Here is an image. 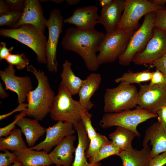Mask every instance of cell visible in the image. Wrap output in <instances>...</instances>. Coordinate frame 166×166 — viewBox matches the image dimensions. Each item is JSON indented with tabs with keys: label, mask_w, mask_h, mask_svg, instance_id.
<instances>
[{
	"label": "cell",
	"mask_w": 166,
	"mask_h": 166,
	"mask_svg": "<svg viewBox=\"0 0 166 166\" xmlns=\"http://www.w3.org/2000/svg\"><path fill=\"white\" fill-rule=\"evenodd\" d=\"M104 35L96 30L84 31L71 27L67 29L61 45L65 50L78 54L83 60L87 69L95 71L100 65L97 52Z\"/></svg>",
	"instance_id": "cell-1"
},
{
	"label": "cell",
	"mask_w": 166,
	"mask_h": 166,
	"mask_svg": "<svg viewBox=\"0 0 166 166\" xmlns=\"http://www.w3.org/2000/svg\"><path fill=\"white\" fill-rule=\"evenodd\" d=\"M26 68L27 71L32 73L38 81L37 87L30 91L27 97L26 115L38 121H42L49 113L55 96L54 93L43 70H37L32 65Z\"/></svg>",
	"instance_id": "cell-2"
},
{
	"label": "cell",
	"mask_w": 166,
	"mask_h": 166,
	"mask_svg": "<svg viewBox=\"0 0 166 166\" xmlns=\"http://www.w3.org/2000/svg\"><path fill=\"white\" fill-rule=\"evenodd\" d=\"M0 35L14 39L27 46L36 54L38 63L47 64L46 38L44 33L32 25L26 24L17 28L1 29Z\"/></svg>",
	"instance_id": "cell-3"
},
{
	"label": "cell",
	"mask_w": 166,
	"mask_h": 166,
	"mask_svg": "<svg viewBox=\"0 0 166 166\" xmlns=\"http://www.w3.org/2000/svg\"><path fill=\"white\" fill-rule=\"evenodd\" d=\"M138 91L134 85L122 81L117 87L106 89L104 96V112L116 113L136 107Z\"/></svg>",
	"instance_id": "cell-4"
},
{
	"label": "cell",
	"mask_w": 166,
	"mask_h": 166,
	"mask_svg": "<svg viewBox=\"0 0 166 166\" xmlns=\"http://www.w3.org/2000/svg\"><path fill=\"white\" fill-rule=\"evenodd\" d=\"M64 86L60 85L57 94L54 97L49 113L55 121L68 122L73 125L81 121L80 113L84 109L78 101Z\"/></svg>",
	"instance_id": "cell-5"
},
{
	"label": "cell",
	"mask_w": 166,
	"mask_h": 166,
	"mask_svg": "<svg viewBox=\"0 0 166 166\" xmlns=\"http://www.w3.org/2000/svg\"><path fill=\"white\" fill-rule=\"evenodd\" d=\"M157 114L144 110L139 106L136 109L124 110L116 113H106L100 122L103 128L117 126L128 129L139 137L140 134L137 131L138 125L148 120L157 117Z\"/></svg>",
	"instance_id": "cell-6"
},
{
	"label": "cell",
	"mask_w": 166,
	"mask_h": 166,
	"mask_svg": "<svg viewBox=\"0 0 166 166\" xmlns=\"http://www.w3.org/2000/svg\"><path fill=\"white\" fill-rule=\"evenodd\" d=\"M138 28L121 33L115 30L105 34L97 50L99 65L111 63L119 58L125 50L132 36Z\"/></svg>",
	"instance_id": "cell-7"
},
{
	"label": "cell",
	"mask_w": 166,
	"mask_h": 166,
	"mask_svg": "<svg viewBox=\"0 0 166 166\" xmlns=\"http://www.w3.org/2000/svg\"><path fill=\"white\" fill-rule=\"evenodd\" d=\"M154 17V12L144 15L142 24L134 33L125 50L118 58L121 65H128L135 57L144 49L153 35Z\"/></svg>",
	"instance_id": "cell-8"
},
{
	"label": "cell",
	"mask_w": 166,
	"mask_h": 166,
	"mask_svg": "<svg viewBox=\"0 0 166 166\" xmlns=\"http://www.w3.org/2000/svg\"><path fill=\"white\" fill-rule=\"evenodd\" d=\"M63 17L60 10L55 8L50 11L47 22L48 38L46 45L47 67L48 70L57 73L58 64L57 59V50L58 39L62 32Z\"/></svg>",
	"instance_id": "cell-9"
},
{
	"label": "cell",
	"mask_w": 166,
	"mask_h": 166,
	"mask_svg": "<svg viewBox=\"0 0 166 166\" xmlns=\"http://www.w3.org/2000/svg\"><path fill=\"white\" fill-rule=\"evenodd\" d=\"M164 7L156 6L147 0H126L124 9L116 31L124 32L138 28L139 21L143 16Z\"/></svg>",
	"instance_id": "cell-10"
},
{
	"label": "cell",
	"mask_w": 166,
	"mask_h": 166,
	"mask_svg": "<svg viewBox=\"0 0 166 166\" xmlns=\"http://www.w3.org/2000/svg\"><path fill=\"white\" fill-rule=\"evenodd\" d=\"M166 53V31L154 27L153 35L144 49L132 61L137 65L151 64Z\"/></svg>",
	"instance_id": "cell-11"
},
{
	"label": "cell",
	"mask_w": 166,
	"mask_h": 166,
	"mask_svg": "<svg viewBox=\"0 0 166 166\" xmlns=\"http://www.w3.org/2000/svg\"><path fill=\"white\" fill-rule=\"evenodd\" d=\"M138 105L144 110L157 114L166 105V87L140 85Z\"/></svg>",
	"instance_id": "cell-12"
},
{
	"label": "cell",
	"mask_w": 166,
	"mask_h": 166,
	"mask_svg": "<svg viewBox=\"0 0 166 166\" xmlns=\"http://www.w3.org/2000/svg\"><path fill=\"white\" fill-rule=\"evenodd\" d=\"M15 71L14 66L9 65L3 70H0V77L5 84V90L15 93L19 104L25 101L28 93L33 90V87L30 77L17 76L15 75Z\"/></svg>",
	"instance_id": "cell-13"
},
{
	"label": "cell",
	"mask_w": 166,
	"mask_h": 166,
	"mask_svg": "<svg viewBox=\"0 0 166 166\" xmlns=\"http://www.w3.org/2000/svg\"><path fill=\"white\" fill-rule=\"evenodd\" d=\"M45 139L36 145L30 147L37 151L43 150L48 153L65 137L75 133L73 124L70 123L57 121L53 126L46 128Z\"/></svg>",
	"instance_id": "cell-14"
},
{
	"label": "cell",
	"mask_w": 166,
	"mask_h": 166,
	"mask_svg": "<svg viewBox=\"0 0 166 166\" xmlns=\"http://www.w3.org/2000/svg\"><path fill=\"white\" fill-rule=\"evenodd\" d=\"M47 21L44 16L40 1L26 0L20 19L11 28H17L23 25L28 24L44 33L47 28Z\"/></svg>",
	"instance_id": "cell-15"
},
{
	"label": "cell",
	"mask_w": 166,
	"mask_h": 166,
	"mask_svg": "<svg viewBox=\"0 0 166 166\" xmlns=\"http://www.w3.org/2000/svg\"><path fill=\"white\" fill-rule=\"evenodd\" d=\"M98 10V7L95 6L77 8L71 16L64 20L63 23L75 25L80 30L94 31L99 17Z\"/></svg>",
	"instance_id": "cell-16"
},
{
	"label": "cell",
	"mask_w": 166,
	"mask_h": 166,
	"mask_svg": "<svg viewBox=\"0 0 166 166\" xmlns=\"http://www.w3.org/2000/svg\"><path fill=\"white\" fill-rule=\"evenodd\" d=\"M126 0H113L102 8L97 23L102 25L106 33L116 30L121 20Z\"/></svg>",
	"instance_id": "cell-17"
},
{
	"label": "cell",
	"mask_w": 166,
	"mask_h": 166,
	"mask_svg": "<svg viewBox=\"0 0 166 166\" xmlns=\"http://www.w3.org/2000/svg\"><path fill=\"white\" fill-rule=\"evenodd\" d=\"M76 138L73 134L67 136L58 144L54 149L48 154L53 164L56 165L70 166L73 162V153L76 148L74 142Z\"/></svg>",
	"instance_id": "cell-18"
},
{
	"label": "cell",
	"mask_w": 166,
	"mask_h": 166,
	"mask_svg": "<svg viewBox=\"0 0 166 166\" xmlns=\"http://www.w3.org/2000/svg\"><path fill=\"white\" fill-rule=\"evenodd\" d=\"M149 141L152 146L150 160L156 156L166 152V130L158 122L154 123L145 131L143 146L147 145Z\"/></svg>",
	"instance_id": "cell-19"
},
{
	"label": "cell",
	"mask_w": 166,
	"mask_h": 166,
	"mask_svg": "<svg viewBox=\"0 0 166 166\" xmlns=\"http://www.w3.org/2000/svg\"><path fill=\"white\" fill-rule=\"evenodd\" d=\"M73 126L77 133L78 142L72 166H101L100 162L91 164L87 161L85 152L88 147L90 140L81 121Z\"/></svg>",
	"instance_id": "cell-20"
},
{
	"label": "cell",
	"mask_w": 166,
	"mask_h": 166,
	"mask_svg": "<svg viewBox=\"0 0 166 166\" xmlns=\"http://www.w3.org/2000/svg\"><path fill=\"white\" fill-rule=\"evenodd\" d=\"M101 81V75L97 73H91L84 80L78 94L79 102L88 111L91 109L94 105L91 98L99 88Z\"/></svg>",
	"instance_id": "cell-21"
},
{
	"label": "cell",
	"mask_w": 166,
	"mask_h": 166,
	"mask_svg": "<svg viewBox=\"0 0 166 166\" xmlns=\"http://www.w3.org/2000/svg\"><path fill=\"white\" fill-rule=\"evenodd\" d=\"M16 125L20 128L30 147L34 146L36 141L46 132V128L42 126L36 119L23 117L18 120Z\"/></svg>",
	"instance_id": "cell-22"
},
{
	"label": "cell",
	"mask_w": 166,
	"mask_h": 166,
	"mask_svg": "<svg viewBox=\"0 0 166 166\" xmlns=\"http://www.w3.org/2000/svg\"><path fill=\"white\" fill-rule=\"evenodd\" d=\"M14 152L17 157L18 161L23 166H45L53 164L48 153L44 151L27 147Z\"/></svg>",
	"instance_id": "cell-23"
},
{
	"label": "cell",
	"mask_w": 166,
	"mask_h": 166,
	"mask_svg": "<svg viewBox=\"0 0 166 166\" xmlns=\"http://www.w3.org/2000/svg\"><path fill=\"white\" fill-rule=\"evenodd\" d=\"M151 149L147 144L140 150L133 148L123 151L118 156L122 161V166H149Z\"/></svg>",
	"instance_id": "cell-24"
},
{
	"label": "cell",
	"mask_w": 166,
	"mask_h": 166,
	"mask_svg": "<svg viewBox=\"0 0 166 166\" xmlns=\"http://www.w3.org/2000/svg\"><path fill=\"white\" fill-rule=\"evenodd\" d=\"M71 63L67 60L62 64L60 85L65 87L73 96L78 94L84 80L75 75L71 69Z\"/></svg>",
	"instance_id": "cell-25"
},
{
	"label": "cell",
	"mask_w": 166,
	"mask_h": 166,
	"mask_svg": "<svg viewBox=\"0 0 166 166\" xmlns=\"http://www.w3.org/2000/svg\"><path fill=\"white\" fill-rule=\"evenodd\" d=\"M136 136L131 130L119 126H117L113 132L109 135V138L113 144L124 151H129L133 148L132 141Z\"/></svg>",
	"instance_id": "cell-26"
},
{
	"label": "cell",
	"mask_w": 166,
	"mask_h": 166,
	"mask_svg": "<svg viewBox=\"0 0 166 166\" xmlns=\"http://www.w3.org/2000/svg\"><path fill=\"white\" fill-rule=\"evenodd\" d=\"M19 128H14L6 137H0V150L15 151L27 148Z\"/></svg>",
	"instance_id": "cell-27"
},
{
	"label": "cell",
	"mask_w": 166,
	"mask_h": 166,
	"mask_svg": "<svg viewBox=\"0 0 166 166\" xmlns=\"http://www.w3.org/2000/svg\"><path fill=\"white\" fill-rule=\"evenodd\" d=\"M152 76V72L149 69L136 72L128 71L124 73L121 77L115 79V81L116 83L125 81L131 84L136 83L140 85L142 82L150 81Z\"/></svg>",
	"instance_id": "cell-28"
},
{
	"label": "cell",
	"mask_w": 166,
	"mask_h": 166,
	"mask_svg": "<svg viewBox=\"0 0 166 166\" xmlns=\"http://www.w3.org/2000/svg\"><path fill=\"white\" fill-rule=\"evenodd\" d=\"M123 151L115 145L112 141L108 140L101 147L95 155L89 158V162L93 164L99 162L112 155L118 156Z\"/></svg>",
	"instance_id": "cell-29"
},
{
	"label": "cell",
	"mask_w": 166,
	"mask_h": 166,
	"mask_svg": "<svg viewBox=\"0 0 166 166\" xmlns=\"http://www.w3.org/2000/svg\"><path fill=\"white\" fill-rule=\"evenodd\" d=\"M108 140L105 136L97 133L96 136L90 140L88 147L85 152L86 157L89 158L95 155Z\"/></svg>",
	"instance_id": "cell-30"
},
{
	"label": "cell",
	"mask_w": 166,
	"mask_h": 166,
	"mask_svg": "<svg viewBox=\"0 0 166 166\" xmlns=\"http://www.w3.org/2000/svg\"><path fill=\"white\" fill-rule=\"evenodd\" d=\"M9 65L14 66L19 70L28 66L29 61L24 53L12 54L11 53L5 59Z\"/></svg>",
	"instance_id": "cell-31"
},
{
	"label": "cell",
	"mask_w": 166,
	"mask_h": 166,
	"mask_svg": "<svg viewBox=\"0 0 166 166\" xmlns=\"http://www.w3.org/2000/svg\"><path fill=\"white\" fill-rule=\"evenodd\" d=\"M22 12L11 10L0 16V26H6L11 28L19 21Z\"/></svg>",
	"instance_id": "cell-32"
},
{
	"label": "cell",
	"mask_w": 166,
	"mask_h": 166,
	"mask_svg": "<svg viewBox=\"0 0 166 166\" xmlns=\"http://www.w3.org/2000/svg\"><path fill=\"white\" fill-rule=\"evenodd\" d=\"M80 116L81 121L90 140L97 134L92 124V115L89 113L88 111L84 109L81 112Z\"/></svg>",
	"instance_id": "cell-33"
},
{
	"label": "cell",
	"mask_w": 166,
	"mask_h": 166,
	"mask_svg": "<svg viewBox=\"0 0 166 166\" xmlns=\"http://www.w3.org/2000/svg\"><path fill=\"white\" fill-rule=\"evenodd\" d=\"M154 12V27L166 31V8L164 7Z\"/></svg>",
	"instance_id": "cell-34"
},
{
	"label": "cell",
	"mask_w": 166,
	"mask_h": 166,
	"mask_svg": "<svg viewBox=\"0 0 166 166\" xmlns=\"http://www.w3.org/2000/svg\"><path fill=\"white\" fill-rule=\"evenodd\" d=\"M0 153V166H10L18 160L17 157L14 152H10L8 150Z\"/></svg>",
	"instance_id": "cell-35"
},
{
	"label": "cell",
	"mask_w": 166,
	"mask_h": 166,
	"mask_svg": "<svg viewBox=\"0 0 166 166\" xmlns=\"http://www.w3.org/2000/svg\"><path fill=\"white\" fill-rule=\"evenodd\" d=\"M150 85H157L166 87V76L158 69H156L152 72V78L148 84Z\"/></svg>",
	"instance_id": "cell-36"
},
{
	"label": "cell",
	"mask_w": 166,
	"mask_h": 166,
	"mask_svg": "<svg viewBox=\"0 0 166 166\" xmlns=\"http://www.w3.org/2000/svg\"><path fill=\"white\" fill-rule=\"evenodd\" d=\"M26 116V111L21 112L15 117L14 120L11 123L6 126L0 128V137H6L10 134L11 132L15 128V125L18 120L23 117Z\"/></svg>",
	"instance_id": "cell-37"
},
{
	"label": "cell",
	"mask_w": 166,
	"mask_h": 166,
	"mask_svg": "<svg viewBox=\"0 0 166 166\" xmlns=\"http://www.w3.org/2000/svg\"><path fill=\"white\" fill-rule=\"evenodd\" d=\"M5 2L8 6L10 11H23L25 6L24 0H6Z\"/></svg>",
	"instance_id": "cell-38"
},
{
	"label": "cell",
	"mask_w": 166,
	"mask_h": 166,
	"mask_svg": "<svg viewBox=\"0 0 166 166\" xmlns=\"http://www.w3.org/2000/svg\"><path fill=\"white\" fill-rule=\"evenodd\" d=\"M166 164V152L158 155L150 161L149 166H163Z\"/></svg>",
	"instance_id": "cell-39"
},
{
	"label": "cell",
	"mask_w": 166,
	"mask_h": 166,
	"mask_svg": "<svg viewBox=\"0 0 166 166\" xmlns=\"http://www.w3.org/2000/svg\"><path fill=\"white\" fill-rule=\"evenodd\" d=\"M151 65L166 76V53L161 58L154 61Z\"/></svg>",
	"instance_id": "cell-40"
},
{
	"label": "cell",
	"mask_w": 166,
	"mask_h": 166,
	"mask_svg": "<svg viewBox=\"0 0 166 166\" xmlns=\"http://www.w3.org/2000/svg\"><path fill=\"white\" fill-rule=\"evenodd\" d=\"M14 49L11 46L9 48L6 47V44L4 42H1L0 43V60L2 61L5 60L8 56L11 53V52Z\"/></svg>",
	"instance_id": "cell-41"
},
{
	"label": "cell",
	"mask_w": 166,
	"mask_h": 166,
	"mask_svg": "<svg viewBox=\"0 0 166 166\" xmlns=\"http://www.w3.org/2000/svg\"><path fill=\"white\" fill-rule=\"evenodd\" d=\"M27 104L22 103L19 104L12 111L6 114L0 115V120L1 121L13 114L15 112L19 111H26L27 110Z\"/></svg>",
	"instance_id": "cell-42"
},
{
	"label": "cell",
	"mask_w": 166,
	"mask_h": 166,
	"mask_svg": "<svg viewBox=\"0 0 166 166\" xmlns=\"http://www.w3.org/2000/svg\"><path fill=\"white\" fill-rule=\"evenodd\" d=\"M158 122L161 127L166 130V106H164L157 113Z\"/></svg>",
	"instance_id": "cell-43"
},
{
	"label": "cell",
	"mask_w": 166,
	"mask_h": 166,
	"mask_svg": "<svg viewBox=\"0 0 166 166\" xmlns=\"http://www.w3.org/2000/svg\"><path fill=\"white\" fill-rule=\"evenodd\" d=\"M9 8L4 0H0V15L10 11Z\"/></svg>",
	"instance_id": "cell-44"
},
{
	"label": "cell",
	"mask_w": 166,
	"mask_h": 166,
	"mask_svg": "<svg viewBox=\"0 0 166 166\" xmlns=\"http://www.w3.org/2000/svg\"><path fill=\"white\" fill-rule=\"evenodd\" d=\"M152 4L158 6H164L166 3V0H149Z\"/></svg>",
	"instance_id": "cell-45"
},
{
	"label": "cell",
	"mask_w": 166,
	"mask_h": 166,
	"mask_svg": "<svg viewBox=\"0 0 166 166\" xmlns=\"http://www.w3.org/2000/svg\"><path fill=\"white\" fill-rule=\"evenodd\" d=\"M2 84L0 82V98L4 99L8 96V95L3 87Z\"/></svg>",
	"instance_id": "cell-46"
},
{
	"label": "cell",
	"mask_w": 166,
	"mask_h": 166,
	"mask_svg": "<svg viewBox=\"0 0 166 166\" xmlns=\"http://www.w3.org/2000/svg\"><path fill=\"white\" fill-rule=\"evenodd\" d=\"M113 1V0H100L99 4L102 8L109 5Z\"/></svg>",
	"instance_id": "cell-47"
},
{
	"label": "cell",
	"mask_w": 166,
	"mask_h": 166,
	"mask_svg": "<svg viewBox=\"0 0 166 166\" xmlns=\"http://www.w3.org/2000/svg\"><path fill=\"white\" fill-rule=\"evenodd\" d=\"M66 2L70 5H74L78 3L81 1L80 0H66Z\"/></svg>",
	"instance_id": "cell-48"
},
{
	"label": "cell",
	"mask_w": 166,
	"mask_h": 166,
	"mask_svg": "<svg viewBox=\"0 0 166 166\" xmlns=\"http://www.w3.org/2000/svg\"><path fill=\"white\" fill-rule=\"evenodd\" d=\"M10 166H23L21 163L18 161L14 163Z\"/></svg>",
	"instance_id": "cell-49"
},
{
	"label": "cell",
	"mask_w": 166,
	"mask_h": 166,
	"mask_svg": "<svg viewBox=\"0 0 166 166\" xmlns=\"http://www.w3.org/2000/svg\"><path fill=\"white\" fill-rule=\"evenodd\" d=\"M50 1L53 2L56 4H59L63 2L64 0H50Z\"/></svg>",
	"instance_id": "cell-50"
},
{
	"label": "cell",
	"mask_w": 166,
	"mask_h": 166,
	"mask_svg": "<svg viewBox=\"0 0 166 166\" xmlns=\"http://www.w3.org/2000/svg\"><path fill=\"white\" fill-rule=\"evenodd\" d=\"M56 166H60V165H56Z\"/></svg>",
	"instance_id": "cell-51"
},
{
	"label": "cell",
	"mask_w": 166,
	"mask_h": 166,
	"mask_svg": "<svg viewBox=\"0 0 166 166\" xmlns=\"http://www.w3.org/2000/svg\"><path fill=\"white\" fill-rule=\"evenodd\" d=\"M50 166V165H46V166Z\"/></svg>",
	"instance_id": "cell-52"
},
{
	"label": "cell",
	"mask_w": 166,
	"mask_h": 166,
	"mask_svg": "<svg viewBox=\"0 0 166 166\" xmlns=\"http://www.w3.org/2000/svg\"><path fill=\"white\" fill-rule=\"evenodd\" d=\"M165 106H166V105H165Z\"/></svg>",
	"instance_id": "cell-53"
}]
</instances>
